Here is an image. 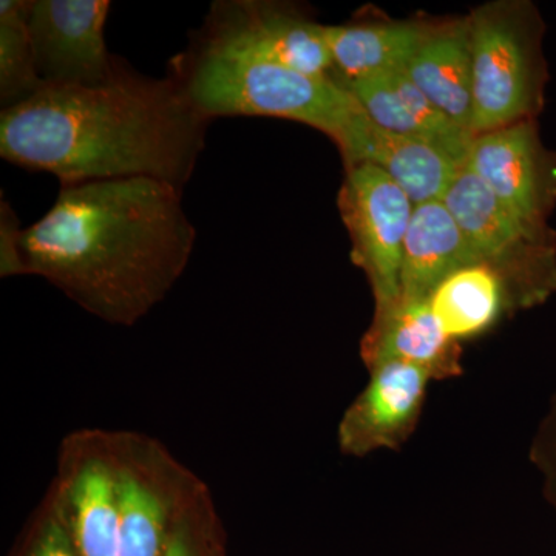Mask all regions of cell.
I'll return each mask as SVG.
<instances>
[{"mask_svg": "<svg viewBox=\"0 0 556 556\" xmlns=\"http://www.w3.org/2000/svg\"><path fill=\"white\" fill-rule=\"evenodd\" d=\"M368 369V386L340 420V450L350 456L401 448L416 431L434 380L428 369L402 361Z\"/></svg>", "mask_w": 556, "mask_h": 556, "instance_id": "cell-11", "label": "cell"}, {"mask_svg": "<svg viewBox=\"0 0 556 556\" xmlns=\"http://www.w3.org/2000/svg\"><path fill=\"white\" fill-rule=\"evenodd\" d=\"M204 515H207L204 492L195 486L175 519L164 556H217V546L212 547L211 529H207L211 521Z\"/></svg>", "mask_w": 556, "mask_h": 556, "instance_id": "cell-20", "label": "cell"}, {"mask_svg": "<svg viewBox=\"0 0 556 556\" xmlns=\"http://www.w3.org/2000/svg\"><path fill=\"white\" fill-rule=\"evenodd\" d=\"M530 460L543 475L544 495L556 511V394L533 438Z\"/></svg>", "mask_w": 556, "mask_h": 556, "instance_id": "cell-21", "label": "cell"}, {"mask_svg": "<svg viewBox=\"0 0 556 556\" xmlns=\"http://www.w3.org/2000/svg\"><path fill=\"white\" fill-rule=\"evenodd\" d=\"M108 0H33L28 30L47 86L98 87L123 68L105 43Z\"/></svg>", "mask_w": 556, "mask_h": 556, "instance_id": "cell-8", "label": "cell"}, {"mask_svg": "<svg viewBox=\"0 0 556 556\" xmlns=\"http://www.w3.org/2000/svg\"><path fill=\"white\" fill-rule=\"evenodd\" d=\"M195 40L306 75L334 76L325 25L292 3L269 0L215 2Z\"/></svg>", "mask_w": 556, "mask_h": 556, "instance_id": "cell-7", "label": "cell"}, {"mask_svg": "<svg viewBox=\"0 0 556 556\" xmlns=\"http://www.w3.org/2000/svg\"><path fill=\"white\" fill-rule=\"evenodd\" d=\"M467 166L519 218L535 228H552L556 150L544 144L536 119L477 135Z\"/></svg>", "mask_w": 556, "mask_h": 556, "instance_id": "cell-9", "label": "cell"}, {"mask_svg": "<svg viewBox=\"0 0 556 556\" xmlns=\"http://www.w3.org/2000/svg\"><path fill=\"white\" fill-rule=\"evenodd\" d=\"M197 232L181 190L153 178L62 185L22 230L14 276H39L110 324H137L188 266Z\"/></svg>", "mask_w": 556, "mask_h": 556, "instance_id": "cell-1", "label": "cell"}, {"mask_svg": "<svg viewBox=\"0 0 556 556\" xmlns=\"http://www.w3.org/2000/svg\"><path fill=\"white\" fill-rule=\"evenodd\" d=\"M479 262L444 201L417 204L404 241L401 298L426 299L450 274Z\"/></svg>", "mask_w": 556, "mask_h": 556, "instance_id": "cell-17", "label": "cell"}, {"mask_svg": "<svg viewBox=\"0 0 556 556\" xmlns=\"http://www.w3.org/2000/svg\"><path fill=\"white\" fill-rule=\"evenodd\" d=\"M473 51L471 134L536 119L548 80L543 17L529 0H495L468 14Z\"/></svg>", "mask_w": 556, "mask_h": 556, "instance_id": "cell-4", "label": "cell"}, {"mask_svg": "<svg viewBox=\"0 0 556 556\" xmlns=\"http://www.w3.org/2000/svg\"><path fill=\"white\" fill-rule=\"evenodd\" d=\"M27 556H79L56 500L33 538Z\"/></svg>", "mask_w": 556, "mask_h": 556, "instance_id": "cell-22", "label": "cell"}, {"mask_svg": "<svg viewBox=\"0 0 556 556\" xmlns=\"http://www.w3.org/2000/svg\"><path fill=\"white\" fill-rule=\"evenodd\" d=\"M430 21H361L325 25L334 76L358 79L401 68L426 35Z\"/></svg>", "mask_w": 556, "mask_h": 556, "instance_id": "cell-18", "label": "cell"}, {"mask_svg": "<svg viewBox=\"0 0 556 556\" xmlns=\"http://www.w3.org/2000/svg\"><path fill=\"white\" fill-rule=\"evenodd\" d=\"M401 70L450 121L471 134L473 51L468 16L428 22L419 47Z\"/></svg>", "mask_w": 556, "mask_h": 556, "instance_id": "cell-13", "label": "cell"}, {"mask_svg": "<svg viewBox=\"0 0 556 556\" xmlns=\"http://www.w3.org/2000/svg\"><path fill=\"white\" fill-rule=\"evenodd\" d=\"M119 503L118 556H164L175 519L195 486L179 484L167 457L137 455L130 441H108Z\"/></svg>", "mask_w": 556, "mask_h": 556, "instance_id": "cell-10", "label": "cell"}, {"mask_svg": "<svg viewBox=\"0 0 556 556\" xmlns=\"http://www.w3.org/2000/svg\"><path fill=\"white\" fill-rule=\"evenodd\" d=\"M93 442L70 464L56 501L79 556H118L119 503L108 442Z\"/></svg>", "mask_w": 556, "mask_h": 556, "instance_id": "cell-12", "label": "cell"}, {"mask_svg": "<svg viewBox=\"0 0 556 556\" xmlns=\"http://www.w3.org/2000/svg\"><path fill=\"white\" fill-rule=\"evenodd\" d=\"M172 78L207 119L265 116L298 121L331 138L339 152L367 116L334 76L306 75L197 40L175 60Z\"/></svg>", "mask_w": 556, "mask_h": 556, "instance_id": "cell-3", "label": "cell"}, {"mask_svg": "<svg viewBox=\"0 0 556 556\" xmlns=\"http://www.w3.org/2000/svg\"><path fill=\"white\" fill-rule=\"evenodd\" d=\"M20 219L10 203L2 201L0 206V276L13 277L16 274L17 249L22 236Z\"/></svg>", "mask_w": 556, "mask_h": 556, "instance_id": "cell-23", "label": "cell"}, {"mask_svg": "<svg viewBox=\"0 0 556 556\" xmlns=\"http://www.w3.org/2000/svg\"><path fill=\"white\" fill-rule=\"evenodd\" d=\"M211 119L174 78L121 68L104 86H47L0 115V155L62 185L153 178L181 190Z\"/></svg>", "mask_w": 556, "mask_h": 556, "instance_id": "cell-2", "label": "cell"}, {"mask_svg": "<svg viewBox=\"0 0 556 556\" xmlns=\"http://www.w3.org/2000/svg\"><path fill=\"white\" fill-rule=\"evenodd\" d=\"M30 0L0 2V104L2 110L31 100L46 87L36 70L28 17Z\"/></svg>", "mask_w": 556, "mask_h": 556, "instance_id": "cell-19", "label": "cell"}, {"mask_svg": "<svg viewBox=\"0 0 556 556\" xmlns=\"http://www.w3.org/2000/svg\"><path fill=\"white\" fill-rule=\"evenodd\" d=\"M361 356L367 368L402 361L428 369L434 380L463 375V348L439 327L427 299L401 298L390 308L376 313L362 339Z\"/></svg>", "mask_w": 556, "mask_h": 556, "instance_id": "cell-14", "label": "cell"}, {"mask_svg": "<svg viewBox=\"0 0 556 556\" xmlns=\"http://www.w3.org/2000/svg\"><path fill=\"white\" fill-rule=\"evenodd\" d=\"M415 203L372 164L345 167L339 211L350 232L351 258L364 270L376 313L401 298L402 255Z\"/></svg>", "mask_w": 556, "mask_h": 556, "instance_id": "cell-6", "label": "cell"}, {"mask_svg": "<svg viewBox=\"0 0 556 556\" xmlns=\"http://www.w3.org/2000/svg\"><path fill=\"white\" fill-rule=\"evenodd\" d=\"M343 166L372 164L393 179L417 204L442 200L463 164L426 139L379 129L365 118L340 152Z\"/></svg>", "mask_w": 556, "mask_h": 556, "instance_id": "cell-15", "label": "cell"}, {"mask_svg": "<svg viewBox=\"0 0 556 556\" xmlns=\"http://www.w3.org/2000/svg\"><path fill=\"white\" fill-rule=\"evenodd\" d=\"M442 201L479 260L508 278L532 308L556 294L554 229L535 228L519 218L467 164L457 172Z\"/></svg>", "mask_w": 556, "mask_h": 556, "instance_id": "cell-5", "label": "cell"}, {"mask_svg": "<svg viewBox=\"0 0 556 556\" xmlns=\"http://www.w3.org/2000/svg\"><path fill=\"white\" fill-rule=\"evenodd\" d=\"M426 299L439 327L457 345L485 334L508 314L532 308L508 278L484 262L450 274Z\"/></svg>", "mask_w": 556, "mask_h": 556, "instance_id": "cell-16", "label": "cell"}]
</instances>
